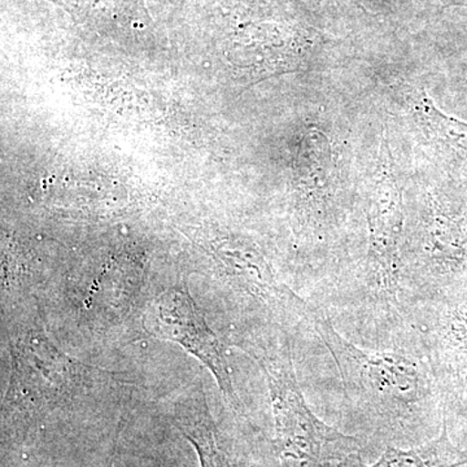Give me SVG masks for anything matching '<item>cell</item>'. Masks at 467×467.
Returning <instances> with one entry per match:
<instances>
[{
  "instance_id": "obj_4",
  "label": "cell",
  "mask_w": 467,
  "mask_h": 467,
  "mask_svg": "<svg viewBox=\"0 0 467 467\" xmlns=\"http://www.w3.org/2000/svg\"><path fill=\"white\" fill-rule=\"evenodd\" d=\"M389 149H384L382 168L368 204V243L364 263L355 287L346 295L359 318L377 334L409 330L402 272L405 214L404 198L393 173Z\"/></svg>"
},
{
  "instance_id": "obj_1",
  "label": "cell",
  "mask_w": 467,
  "mask_h": 467,
  "mask_svg": "<svg viewBox=\"0 0 467 467\" xmlns=\"http://www.w3.org/2000/svg\"><path fill=\"white\" fill-rule=\"evenodd\" d=\"M36 308L26 301L3 309V342L8 356L3 425L21 431L63 409L117 393L129 384L64 352L46 330Z\"/></svg>"
},
{
  "instance_id": "obj_7",
  "label": "cell",
  "mask_w": 467,
  "mask_h": 467,
  "mask_svg": "<svg viewBox=\"0 0 467 467\" xmlns=\"http://www.w3.org/2000/svg\"><path fill=\"white\" fill-rule=\"evenodd\" d=\"M171 420L198 454L199 467H236L216 425L204 387L192 384L174 399Z\"/></svg>"
},
{
  "instance_id": "obj_8",
  "label": "cell",
  "mask_w": 467,
  "mask_h": 467,
  "mask_svg": "<svg viewBox=\"0 0 467 467\" xmlns=\"http://www.w3.org/2000/svg\"><path fill=\"white\" fill-rule=\"evenodd\" d=\"M442 410V409H441ZM467 465V451L451 442L448 434L447 414L442 411L441 431L434 441L420 447L400 450L387 448L373 465L359 467H461Z\"/></svg>"
},
{
  "instance_id": "obj_3",
  "label": "cell",
  "mask_w": 467,
  "mask_h": 467,
  "mask_svg": "<svg viewBox=\"0 0 467 467\" xmlns=\"http://www.w3.org/2000/svg\"><path fill=\"white\" fill-rule=\"evenodd\" d=\"M312 327L334 358L346 398L359 410L389 425H405L441 408L431 368L420 349H364L337 333L324 309Z\"/></svg>"
},
{
  "instance_id": "obj_9",
  "label": "cell",
  "mask_w": 467,
  "mask_h": 467,
  "mask_svg": "<svg viewBox=\"0 0 467 467\" xmlns=\"http://www.w3.org/2000/svg\"><path fill=\"white\" fill-rule=\"evenodd\" d=\"M414 112L432 142L467 158V122L442 112L427 95L414 100Z\"/></svg>"
},
{
  "instance_id": "obj_2",
  "label": "cell",
  "mask_w": 467,
  "mask_h": 467,
  "mask_svg": "<svg viewBox=\"0 0 467 467\" xmlns=\"http://www.w3.org/2000/svg\"><path fill=\"white\" fill-rule=\"evenodd\" d=\"M230 340L265 377L282 467H343L358 456V438L326 425L306 404L287 331L245 322L233 328Z\"/></svg>"
},
{
  "instance_id": "obj_5",
  "label": "cell",
  "mask_w": 467,
  "mask_h": 467,
  "mask_svg": "<svg viewBox=\"0 0 467 467\" xmlns=\"http://www.w3.org/2000/svg\"><path fill=\"white\" fill-rule=\"evenodd\" d=\"M409 331L431 368L442 410L467 404V288L414 304Z\"/></svg>"
},
{
  "instance_id": "obj_6",
  "label": "cell",
  "mask_w": 467,
  "mask_h": 467,
  "mask_svg": "<svg viewBox=\"0 0 467 467\" xmlns=\"http://www.w3.org/2000/svg\"><path fill=\"white\" fill-rule=\"evenodd\" d=\"M140 330L152 339L177 344L207 368L223 400L241 411L225 346L209 326L195 299L183 285L160 290L144 309Z\"/></svg>"
}]
</instances>
